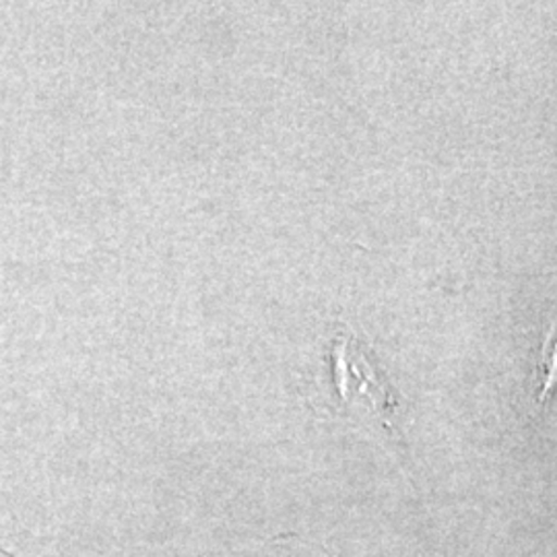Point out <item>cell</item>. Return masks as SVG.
Masks as SVG:
<instances>
[{"label": "cell", "instance_id": "obj_3", "mask_svg": "<svg viewBox=\"0 0 557 557\" xmlns=\"http://www.w3.org/2000/svg\"><path fill=\"white\" fill-rule=\"evenodd\" d=\"M0 557H13V556H9V554H7V552H2V549H0Z\"/></svg>", "mask_w": 557, "mask_h": 557}, {"label": "cell", "instance_id": "obj_1", "mask_svg": "<svg viewBox=\"0 0 557 557\" xmlns=\"http://www.w3.org/2000/svg\"><path fill=\"white\" fill-rule=\"evenodd\" d=\"M335 374L338 393L347 403H356V407L374 413L376 418H386L393 411L388 388L349 341H343L335 351Z\"/></svg>", "mask_w": 557, "mask_h": 557}, {"label": "cell", "instance_id": "obj_2", "mask_svg": "<svg viewBox=\"0 0 557 557\" xmlns=\"http://www.w3.org/2000/svg\"><path fill=\"white\" fill-rule=\"evenodd\" d=\"M539 403H545L554 395L557 386V319L552 322L543 338L539 354Z\"/></svg>", "mask_w": 557, "mask_h": 557}]
</instances>
